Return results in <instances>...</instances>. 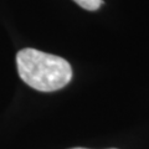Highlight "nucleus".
Returning a JSON list of instances; mask_svg holds the SVG:
<instances>
[{"mask_svg":"<svg viewBox=\"0 0 149 149\" xmlns=\"http://www.w3.org/2000/svg\"><path fill=\"white\" fill-rule=\"evenodd\" d=\"M19 76L41 92L61 90L72 78V68L65 58L35 49H22L16 55Z\"/></svg>","mask_w":149,"mask_h":149,"instance_id":"f257e3e1","label":"nucleus"},{"mask_svg":"<svg viewBox=\"0 0 149 149\" xmlns=\"http://www.w3.org/2000/svg\"><path fill=\"white\" fill-rule=\"evenodd\" d=\"M73 1L86 10H97L102 4V0H73Z\"/></svg>","mask_w":149,"mask_h":149,"instance_id":"f03ea898","label":"nucleus"},{"mask_svg":"<svg viewBox=\"0 0 149 149\" xmlns=\"http://www.w3.org/2000/svg\"><path fill=\"white\" fill-rule=\"evenodd\" d=\"M71 149H86V148H71ZM112 149H114V148H112Z\"/></svg>","mask_w":149,"mask_h":149,"instance_id":"7ed1b4c3","label":"nucleus"}]
</instances>
